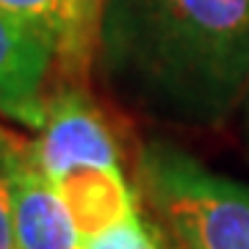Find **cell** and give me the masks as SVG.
<instances>
[{
  "label": "cell",
  "instance_id": "obj_10",
  "mask_svg": "<svg viewBox=\"0 0 249 249\" xmlns=\"http://www.w3.org/2000/svg\"><path fill=\"white\" fill-rule=\"evenodd\" d=\"M244 136H247V144H249V91L244 97Z\"/></svg>",
  "mask_w": 249,
  "mask_h": 249
},
{
  "label": "cell",
  "instance_id": "obj_7",
  "mask_svg": "<svg viewBox=\"0 0 249 249\" xmlns=\"http://www.w3.org/2000/svg\"><path fill=\"white\" fill-rule=\"evenodd\" d=\"M53 186L83 241L139 219L133 194L119 166H75L53 180Z\"/></svg>",
  "mask_w": 249,
  "mask_h": 249
},
{
  "label": "cell",
  "instance_id": "obj_2",
  "mask_svg": "<svg viewBox=\"0 0 249 249\" xmlns=\"http://www.w3.org/2000/svg\"><path fill=\"white\" fill-rule=\"evenodd\" d=\"M139 180L158 222L183 249H249V186L169 142L142 150Z\"/></svg>",
  "mask_w": 249,
  "mask_h": 249
},
{
  "label": "cell",
  "instance_id": "obj_8",
  "mask_svg": "<svg viewBox=\"0 0 249 249\" xmlns=\"http://www.w3.org/2000/svg\"><path fill=\"white\" fill-rule=\"evenodd\" d=\"M19 144L6 130H0V249H17L14 213H11V175Z\"/></svg>",
  "mask_w": 249,
  "mask_h": 249
},
{
  "label": "cell",
  "instance_id": "obj_6",
  "mask_svg": "<svg viewBox=\"0 0 249 249\" xmlns=\"http://www.w3.org/2000/svg\"><path fill=\"white\" fill-rule=\"evenodd\" d=\"M100 0H0V11L28 22L55 50L70 75H83L94 58V28Z\"/></svg>",
  "mask_w": 249,
  "mask_h": 249
},
{
  "label": "cell",
  "instance_id": "obj_3",
  "mask_svg": "<svg viewBox=\"0 0 249 249\" xmlns=\"http://www.w3.org/2000/svg\"><path fill=\"white\" fill-rule=\"evenodd\" d=\"M39 136L28 147L31 158L53 183L75 166H119V150L106 116L78 89L45 97Z\"/></svg>",
  "mask_w": 249,
  "mask_h": 249
},
{
  "label": "cell",
  "instance_id": "obj_1",
  "mask_svg": "<svg viewBox=\"0 0 249 249\" xmlns=\"http://www.w3.org/2000/svg\"><path fill=\"white\" fill-rule=\"evenodd\" d=\"M94 64L133 114L219 124L249 91V0H100Z\"/></svg>",
  "mask_w": 249,
  "mask_h": 249
},
{
  "label": "cell",
  "instance_id": "obj_5",
  "mask_svg": "<svg viewBox=\"0 0 249 249\" xmlns=\"http://www.w3.org/2000/svg\"><path fill=\"white\" fill-rule=\"evenodd\" d=\"M11 213L17 249H83V238L67 205L34 163L28 147H19L14 158Z\"/></svg>",
  "mask_w": 249,
  "mask_h": 249
},
{
  "label": "cell",
  "instance_id": "obj_9",
  "mask_svg": "<svg viewBox=\"0 0 249 249\" xmlns=\"http://www.w3.org/2000/svg\"><path fill=\"white\" fill-rule=\"evenodd\" d=\"M83 249H155V244L147 227L139 219H130L119 227H111L94 238L83 241Z\"/></svg>",
  "mask_w": 249,
  "mask_h": 249
},
{
  "label": "cell",
  "instance_id": "obj_4",
  "mask_svg": "<svg viewBox=\"0 0 249 249\" xmlns=\"http://www.w3.org/2000/svg\"><path fill=\"white\" fill-rule=\"evenodd\" d=\"M55 50L28 22L0 11V114L39 127L45 114V80Z\"/></svg>",
  "mask_w": 249,
  "mask_h": 249
}]
</instances>
